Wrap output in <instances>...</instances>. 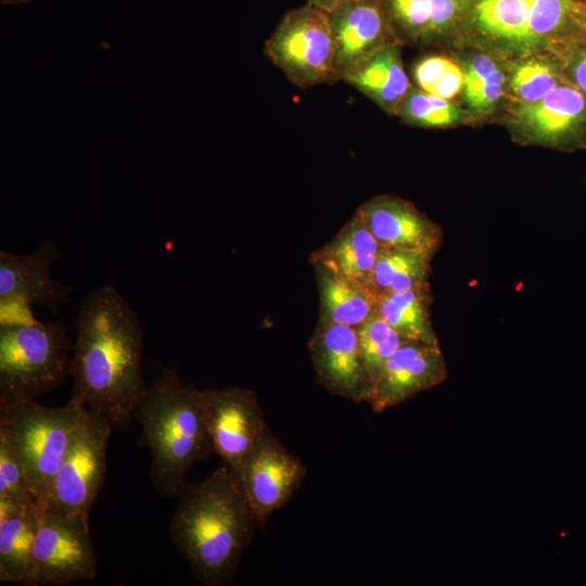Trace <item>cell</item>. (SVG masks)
Here are the masks:
<instances>
[{"label":"cell","instance_id":"obj_1","mask_svg":"<svg viewBox=\"0 0 586 586\" xmlns=\"http://www.w3.org/2000/svg\"><path fill=\"white\" fill-rule=\"evenodd\" d=\"M77 331L71 361V398L129 428L145 392L143 332L137 313L120 293L103 285L87 294L73 318Z\"/></svg>","mask_w":586,"mask_h":586},{"label":"cell","instance_id":"obj_2","mask_svg":"<svg viewBox=\"0 0 586 586\" xmlns=\"http://www.w3.org/2000/svg\"><path fill=\"white\" fill-rule=\"evenodd\" d=\"M169 533L193 577L205 586L233 581L258 528L255 513L232 470L224 463L179 491Z\"/></svg>","mask_w":586,"mask_h":586},{"label":"cell","instance_id":"obj_3","mask_svg":"<svg viewBox=\"0 0 586 586\" xmlns=\"http://www.w3.org/2000/svg\"><path fill=\"white\" fill-rule=\"evenodd\" d=\"M498 59L560 62L586 40L584 0H471L456 37Z\"/></svg>","mask_w":586,"mask_h":586},{"label":"cell","instance_id":"obj_4","mask_svg":"<svg viewBox=\"0 0 586 586\" xmlns=\"http://www.w3.org/2000/svg\"><path fill=\"white\" fill-rule=\"evenodd\" d=\"M133 419L140 444L149 449V477L156 492L177 498L193 466L215 454L205 419L202 390L184 383L175 368L163 367L140 397Z\"/></svg>","mask_w":586,"mask_h":586},{"label":"cell","instance_id":"obj_5","mask_svg":"<svg viewBox=\"0 0 586 586\" xmlns=\"http://www.w3.org/2000/svg\"><path fill=\"white\" fill-rule=\"evenodd\" d=\"M71 348L63 320H0V409L59 387L71 374Z\"/></svg>","mask_w":586,"mask_h":586},{"label":"cell","instance_id":"obj_6","mask_svg":"<svg viewBox=\"0 0 586 586\" xmlns=\"http://www.w3.org/2000/svg\"><path fill=\"white\" fill-rule=\"evenodd\" d=\"M81 408L71 398L61 407H48L34 399L0 409V430L18 455L40 508L47 504Z\"/></svg>","mask_w":586,"mask_h":586},{"label":"cell","instance_id":"obj_7","mask_svg":"<svg viewBox=\"0 0 586 586\" xmlns=\"http://www.w3.org/2000/svg\"><path fill=\"white\" fill-rule=\"evenodd\" d=\"M265 53L300 88L335 82L329 15L308 3L282 17L265 43Z\"/></svg>","mask_w":586,"mask_h":586},{"label":"cell","instance_id":"obj_8","mask_svg":"<svg viewBox=\"0 0 586 586\" xmlns=\"http://www.w3.org/2000/svg\"><path fill=\"white\" fill-rule=\"evenodd\" d=\"M112 426L103 415L82 406L43 508L90 517L105 479Z\"/></svg>","mask_w":586,"mask_h":586},{"label":"cell","instance_id":"obj_9","mask_svg":"<svg viewBox=\"0 0 586 586\" xmlns=\"http://www.w3.org/2000/svg\"><path fill=\"white\" fill-rule=\"evenodd\" d=\"M97 564L89 518L41 508L33 546L31 586L91 581Z\"/></svg>","mask_w":586,"mask_h":586},{"label":"cell","instance_id":"obj_10","mask_svg":"<svg viewBox=\"0 0 586 586\" xmlns=\"http://www.w3.org/2000/svg\"><path fill=\"white\" fill-rule=\"evenodd\" d=\"M264 531L269 517L293 497L307 469L291 454L266 424L252 449L232 471Z\"/></svg>","mask_w":586,"mask_h":586},{"label":"cell","instance_id":"obj_11","mask_svg":"<svg viewBox=\"0 0 586 586\" xmlns=\"http://www.w3.org/2000/svg\"><path fill=\"white\" fill-rule=\"evenodd\" d=\"M61 257L56 245L44 241L29 254L0 252V319L33 318L34 305L53 314L67 301L73 286L55 281L51 267Z\"/></svg>","mask_w":586,"mask_h":586},{"label":"cell","instance_id":"obj_12","mask_svg":"<svg viewBox=\"0 0 586 586\" xmlns=\"http://www.w3.org/2000/svg\"><path fill=\"white\" fill-rule=\"evenodd\" d=\"M511 123L528 143L586 149V97L566 80L533 103H518Z\"/></svg>","mask_w":586,"mask_h":586},{"label":"cell","instance_id":"obj_13","mask_svg":"<svg viewBox=\"0 0 586 586\" xmlns=\"http://www.w3.org/2000/svg\"><path fill=\"white\" fill-rule=\"evenodd\" d=\"M202 398L215 454L234 471L266 425L258 398L239 386L205 388Z\"/></svg>","mask_w":586,"mask_h":586},{"label":"cell","instance_id":"obj_14","mask_svg":"<svg viewBox=\"0 0 586 586\" xmlns=\"http://www.w3.org/2000/svg\"><path fill=\"white\" fill-rule=\"evenodd\" d=\"M447 377L440 345L407 340L386 361L366 402L374 412H382L442 384Z\"/></svg>","mask_w":586,"mask_h":586},{"label":"cell","instance_id":"obj_15","mask_svg":"<svg viewBox=\"0 0 586 586\" xmlns=\"http://www.w3.org/2000/svg\"><path fill=\"white\" fill-rule=\"evenodd\" d=\"M334 43V79L380 50L400 43L381 0H356L328 14Z\"/></svg>","mask_w":586,"mask_h":586},{"label":"cell","instance_id":"obj_16","mask_svg":"<svg viewBox=\"0 0 586 586\" xmlns=\"http://www.w3.org/2000/svg\"><path fill=\"white\" fill-rule=\"evenodd\" d=\"M308 349L317 381L330 393L354 403L366 402L371 383L362 362L355 327L316 328Z\"/></svg>","mask_w":586,"mask_h":586},{"label":"cell","instance_id":"obj_17","mask_svg":"<svg viewBox=\"0 0 586 586\" xmlns=\"http://www.w3.org/2000/svg\"><path fill=\"white\" fill-rule=\"evenodd\" d=\"M356 212L382 249L421 252L434 257L442 246V227L405 199L377 195Z\"/></svg>","mask_w":586,"mask_h":586},{"label":"cell","instance_id":"obj_18","mask_svg":"<svg viewBox=\"0 0 586 586\" xmlns=\"http://www.w3.org/2000/svg\"><path fill=\"white\" fill-rule=\"evenodd\" d=\"M40 507L0 499V581L31 586Z\"/></svg>","mask_w":586,"mask_h":586},{"label":"cell","instance_id":"obj_19","mask_svg":"<svg viewBox=\"0 0 586 586\" xmlns=\"http://www.w3.org/2000/svg\"><path fill=\"white\" fill-rule=\"evenodd\" d=\"M382 247L356 212L335 237L310 255V263L370 284ZM371 285V284H370Z\"/></svg>","mask_w":586,"mask_h":586},{"label":"cell","instance_id":"obj_20","mask_svg":"<svg viewBox=\"0 0 586 586\" xmlns=\"http://www.w3.org/2000/svg\"><path fill=\"white\" fill-rule=\"evenodd\" d=\"M314 266L320 294L317 328L330 324L356 328L378 315V293L370 284Z\"/></svg>","mask_w":586,"mask_h":586},{"label":"cell","instance_id":"obj_21","mask_svg":"<svg viewBox=\"0 0 586 586\" xmlns=\"http://www.w3.org/2000/svg\"><path fill=\"white\" fill-rule=\"evenodd\" d=\"M402 46L395 43L380 50L342 78L391 114H396L411 87L402 60Z\"/></svg>","mask_w":586,"mask_h":586},{"label":"cell","instance_id":"obj_22","mask_svg":"<svg viewBox=\"0 0 586 586\" xmlns=\"http://www.w3.org/2000/svg\"><path fill=\"white\" fill-rule=\"evenodd\" d=\"M431 285L378 293V315L409 340L440 345L431 317Z\"/></svg>","mask_w":586,"mask_h":586},{"label":"cell","instance_id":"obj_23","mask_svg":"<svg viewBox=\"0 0 586 586\" xmlns=\"http://www.w3.org/2000/svg\"><path fill=\"white\" fill-rule=\"evenodd\" d=\"M463 71L462 99L474 115L493 112L504 97L508 75L499 59L480 50L461 65Z\"/></svg>","mask_w":586,"mask_h":586},{"label":"cell","instance_id":"obj_24","mask_svg":"<svg viewBox=\"0 0 586 586\" xmlns=\"http://www.w3.org/2000/svg\"><path fill=\"white\" fill-rule=\"evenodd\" d=\"M433 256L413 251L382 249L372 269L370 284L377 293L430 285Z\"/></svg>","mask_w":586,"mask_h":586},{"label":"cell","instance_id":"obj_25","mask_svg":"<svg viewBox=\"0 0 586 586\" xmlns=\"http://www.w3.org/2000/svg\"><path fill=\"white\" fill-rule=\"evenodd\" d=\"M507 89L518 103H533L565 81L561 64L546 55L511 61Z\"/></svg>","mask_w":586,"mask_h":586},{"label":"cell","instance_id":"obj_26","mask_svg":"<svg viewBox=\"0 0 586 586\" xmlns=\"http://www.w3.org/2000/svg\"><path fill=\"white\" fill-rule=\"evenodd\" d=\"M356 331L360 356L372 385L390 357L409 339L394 330L379 315L356 327Z\"/></svg>","mask_w":586,"mask_h":586},{"label":"cell","instance_id":"obj_27","mask_svg":"<svg viewBox=\"0 0 586 586\" xmlns=\"http://www.w3.org/2000/svg\"><path fill=\"white\" fill-rule=\"evenodd\" d=\"M395 115L410 125L429 128L453 126L466 117L453 101L412 86L398 105Z\"/></svg>","mask_w":586,"mask_h":586},{"label":"cell","instance_id":"obj_28","mask_svg":"<svg viewBox=\"0 0 586 586\" xmlns=\"http://www.w3.org/2000/svg\"><path fill=\"white\" fill-rule=\"evenodd\" d=\"M387 21L402 44L424 42L432 0H381Z\"/></svg>","mask_w":586,"mask_h":586},{"label":"cell","instance_id":"obj_29","mask_svg":"<svg viewBox=\"0 0 586 586\" xmlns=\"http://www.w3.org/2000/svg\"><path fill=\"white\" fill-rule=\"evenodd\" d=\"M0 499L37 505L25 468L7 434L0 430ZM38 506V505H37Z\"/></svg>","mask_w":586,"mask_h":586},{"label":"cell","instance_id":"obj_30","mask_svg":"<svg viewBox=\"0 0 586 586\" xmlns=\"http://www.w3.org/2000/svg\"><path fill=\"white\" fill-rule=\"evenodd\" d=\"M471 0H432L431 23L424 42L456 39Z\"/></svg>","mask_w":586,"mask_h":586},{"label":"cell","instance_id":"obj_31","mask_svg":"<svg viewBox=\"0 0 586 586\" xmlns=\"http://www.w3.org/2000/svg\"><path fill=\"white\" fill-rule=\"evenodd\" d=\"M451 62L450 59L441 55H430L420 60L413 68L418 88L430 92Z\"/></svg>","mask_w":586,"mask_h":586},{"label":"cell","instance_id":"obj_32","mask_svg":"<svg viewBox=\"0 0 586 586\" xmlns=\"http://www.w3.org/2000/svg\"><path fill=\"white\" fill-rule=\"evenodd\" d=\"M561 68L565 80L586 97V40L563 60Z\"/></svg>","mask_w":586,"mask_h":586},{"label":"cell","instance_id":"obj_33","mask_svg":"<svg viewBox=\"0 0 586 586\" xmlns=\"http://www.w3.org/2000/svg\"><path fill=\"white\" fill-rule=\"evenodd\" d=\"M462 86L463 71L460 65L453 61L429 93L451 100L461 92Z\"/></svg>","mask_w":586,"mask_h":586},{"label":"cell","instance_id":"obj_34","mask_svg":"<svg viewBox=\"0 0 586 586\" xmlns=\"http://www.w3.org/2000/svg\"><path fill=\"white\" fill-rule=\"evenodd\" d=\"M353 1L356 0H308V4L329 14L337 8Z\"/></svg>","mask_w":586,"mask_h":586},{"label":"cell","instance_id":"obj_35","mask_svg":"<svg viewBox=\"0 0 586 586\" xmlns=\"http://www.w3.org/2000/svg\"><path fill=\"white\" fill-rule=\"evenodd\" d=\"M5 4H18V3H26L31 0H1Z\"/></svg>","mask_w":586,"mask_h":586},{"label":"cell","instance_id":"obj_36","mask_svg":"<svg viewBox=\"0 0 586 586\" xmlns=\"http://www.w3.org/2000/svg\"><path fill=\"white\" fill-rule=\"evenodd\" d=\"M586 2V0H584Z\"/></svg>","mask_w":586,"mask_h":586}]
</instances>
